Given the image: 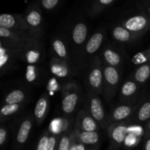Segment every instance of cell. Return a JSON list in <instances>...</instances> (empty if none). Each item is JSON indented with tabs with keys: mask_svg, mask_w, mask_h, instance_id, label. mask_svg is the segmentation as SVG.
<instances>
[{
	"mask_svg": "<svg viewBox=\"0 0 150 150\" xmlns=\"http://www.w3.org/2000/svg\"><path fill=\"white\" fill-rule=\"evenodd\" d=\"M103 57L105 62L111 67H117L121 62V57L120 54L111 48H106L104 50Z\"/></svg>",
	"mask_w": 150,
	"mask_h": 150,
	"instance_id": "obj_17",
	"label": "cell"
},
{
	"mask_svg": "<svg viewBox=\"0 0 150 150\" xmlns=\"http://www.w3.org/2000/svg\"><path fill=\"white\" fill-rule=\"evenodd\" d=\"M104 89H106V94L109 98H112L117 90L120 81V75L116 67L105 66L103 68Z\"/></svg>",
	"mask_w": 150,
	"mask_h": 150,
	"instance_id": "obj_3",
	"label": "cell"
},
{
	"mask_svg": "<svg viewBox=\"0 0 150 150\" xmlns=\"http://www.w3.org/2000/svg\"><path fill=\"white\" fill-rule=\"evenodd\" d=\"M108 150H118V149H117V148H115V147H114V146H111V147H110Z\"/></svg>",
	"mask_w": 150,
	"mask_h": 150,
	"instance_id": "obj_37",
	"label": "cell"
},
{
	"mask_svg": "<svg viewBox=\"0 0 150 150\" xmlns=\"http://www.w3.org/2000/svg\"><path fill=\"white\" fill-rule=\"evenodd\" d=\"M59 140L60 139H59V136L54 133H50L49 141H48L46 150H58Z\"/></svg>",
	"mask_w": 150,
	"mask_h": 150,
	"instance_id": "obj_30",
	"label": "cell"
},
{
	"mask_svg": "<svg viewBox=\"0 0 150 150\" xmlns=\"http://www.w3.org/2000/svg\"><path fill=\"white\" fill-rule=\"evenodd\" d=\"M50 133L49 131H45L42 136L40 138L39 141L37 144L36 150H46L47 146H48V141H49L50 137Z\"/></svg>",
	"mask_w": 150,
	"mask_h": 150,
	"instance_id": "obj_29",
	"label": "cell"
},
{
	"mask_svg": "<svg viewBox=\"0 0 150 150\" xmlns=\"http://www.w3.org/2000/svg\"><path fill=\"white\" fill-rule=\"evenodd\" d=\"M20 22L16 20V18L10 14H2L0 16V27L10 29H18L20 26Z\"/></svg>",
	"mask_w": 150,
	"mask_h": 150,
	"instance_id": "obj_16",
	"label": "cell"
},
{
	"mask_svg": "<svg viewBox=\"0 0 150 150\" xmlns=\"http://www.w3.org/2000/svg\"><path fill=\"white\" fill-rule=\"evenodd\" d=\"M25 94L20 89H16L10 92L4 98L6 104H19L24 100Z\"/></svg>",
	"mask_w": 150,
	"mask_h": 150,
	"instance_id": "obj_21",
	"label": "cell"
},
{
	"mask_svg": "<svg viewBox=\"0 0 150 150\" xmlns=\"http://www.w3.org/2000/svg\"><path fill=\"white\" fill-rule=\"evenodd\" d=\"M7 130H6L4 127H1V128H0V145H1V146H3L4 144L5 143L6 139H7Z\"/></svg>",
	"mask_w": 150,
	"mask_h": 150,
	"instance_id": "obj_33",
	"label": "cell"
},
{
	"mask_svg": "<svg viewBox=\"0 0 150 150\" xmlns=\"http://www.w3.org/2000/svg\"><path fill=\"white\" fill-rule=\"evenodd\" d=\"M37 68L35 65L29 64L27 66L26 73V79L28 82L35 81L37 79Z\"/></svg>",
	"mask_w": 150,
	"mask_h": 150,
	"instance_id": "obj_31",
	"label": "cell"
},
{
	"mask_svg": "<svg viewBox=\"0 0 150 150\" xmlns=\"http://www.w3.org/2000/svg\"><path fill=\"white\" fill-rule=\"evenodd\" d=\"M144 150H150V137L146 139L144 146Z\"/></svg>",
	"mask_w": 150,
	"mask_h": 150,
	"instance_id": "obj_35",
	"label": "cell"
},
{
	"mask_svg": "<svg viewBox=\"0 0 150 150\" xmlns=\"http://www.w3.org/2000/svg\"><path fill=\"white\" fill-rule=\"evenodd\" d=\"M137 84L134 81H127L122 86L121 95L125 98H129L135 95L137 92Z\"/></svg>",
	"mask_w": 150,
	"mask_h": 150,
	"instance_id": "obj_23",
	"label": "cell"
},
{
	"mask_svg": "<svg viewBox=\"0 0 150 150\" xmlns=\"http://www.w3.org/2000/svg\"><path fill=\"white\" fill-rule=\"evenodd\" d=\"M125 28L133 33L140 35V32L148 30L150 28V18L142 15L133 16L127 19L123 23Z\"/></svg>",
	"mask_w": 150,
	"mask_h": 150,
	"instance_id": "obj_4",
	"label": "cell"
},
{
	"mask_svg": "<svg viewBox=\"0 0 150 150\" xmlns=\"http://www.w3.org/2000/svg\"><path fill=\"white\" fill-rule=\"evenodd\" d=\"M32 127V121L30 118L23 120L21 124L16 136V142L18 145H23L27 141Z\"/></svg>",
	"mask_w": 150,
	"mask_h": 150,
	"instance_id": "obj_9",
	"label": "cell"
},
{
	"mask_svg": "<svg viewBox=\"0 0 150 150\" xmlns=\"http://www.w3.org/2000/svg\"><path fill=\"white\" fill-rule=\"evenodd\" d=\"M100 3H101L102 4L105 5H108L110 4H112L114 2V0H100Z\"/></svg>",
	"mask_w": 150,
	"mask_h": 150,
	"instance_id": "obj_36",
	"label": "cell"
},
{
	"mask_svg": "<svg viewBox=\"0 0 150 150\" xmlns=\"http://www.w3.org/2000/svg\"><path fill=\"white\" fill-rule=\"evenodd\" d=\"M53 48L56 54L62 59H65L67 57V50L65 45L61 40H55L53 42Z\"/></svg>",
	"mask_w": 150,
	"mask_h": 150,
	"instance_id": "obj_25",
	"label": "cell"
},
{
	"mask_svg": "<svg viewBox=\"0 0 150 150\" xmlns=\"http://www.w3.org/2000/svg\"><path fill=\"white\" fill-rule=\"evenodd\" d=\"M20 108L19 104H5L1 108V117H8L17 112Z\"/></svg>",
	"mask_w": 150,
	"mask_h": 150,
	"instance_id": "obj_27",
	"label": "cell"
},
{
	"mask_svg": "<svg viewBox=\"0 0 150 150\" xmlns=\"http://www.w3.org/2000/svg\"><path fill=\"white\" fill-rule=\"evenodd\" d=\"M87 35V27L83 23H79L73 31V40L78 45L83 43Z\"/></svg>",
	"mask_w": 150,
	"mask_h": 150,
	"instance_id": "obj_14",
	"label": "cell"
},
{
	"mask_svg": "<svg viewBox=\"0 0 150 150\" xmlns=\"http://www.w3.org/2000/svg\"><path fill=\"white\" fill-rule=\"evenodd\" d=\"M129 131L128 126L124 122H115L108 127V136L111 139V146L119 149L125 142Z\"/></svg>",
	"mask_w": 150,
	"mask_h": 150,
	"instance_id": "obj_2",
	"label": "cell"
},
{
	"mask_svg": "<svg viewBox=\"0 0 150 150\" xmlns=\"http://www.w3.org/2000/svg\"><path fill=\"white\" fill-rule=\"evenodd\" d=\"M88 83L94 93H102L104 90L103 70L100 66L95 64L88 75Z\"/></svg>",
	"mask_w": 150,
	"mask_h": 150,
	"instance_id": "obj_5",
	"label": "cell"
},
{
	"mask_svg": "<svg viewBox=\"0 0 150 150\" xmlns=\"http://www.w3.org/2000/svg\"><path fill=\"white\" fill-rule=\"evenodd\" d=\"M42 21V16L41 14L38 10H32L26 17V21L29 26L32 27H37L39 26Z\"/></svg>",
	"mask_w": 150,
	"mask_h": 150,
	"instance_id": "obj_24",
	"label": "cell"
},
{
	"mask_svg": "<svg viewBox=\"0 0 150 150\" xmlns=\"http://www.w3.org/2000/svg\"><path fill=\"white\" fill-rule=\"evenodd\" d=\"M136 119L139 122H144L150 120V101L144 103L137 111Z\"/></svg>",
	"mask_w": 150,
	"mask_h": 150,
	"instance_id": "obj_22",
	"label": "cell"
},
{
	"mask_svg": "<svg viewBox=\"0 0 150 150\" xmlns=\"http://www.w3.org/2000/svg\"><path fill=\"white\" fill-rule=\"evenodd\" d=\"M149 13H150V7H149Z\"/></svg>",
	"mask_w": 150,
	"mask_h": 150,
	"instance_id": "obj_38",
	"label": "cell"
},
{
	"mask_svg": "<svg viewBox=\"0 0 150 150\" xmlns=\"http://www.w3.org/2000/svg\"><path fill=\"white\" fill-rule=\"evenodd\" d=\"M41 48L35 43H27L24 49V59L29 64H36L40 60Z\"/></svg>",
	"mask_w": 150,
	"mask_h": 150,
	"instance_id": "obj_8",
	"label": "cell"
},
{
	"mask_svg": "<svg viewBox=\"0 0 150 150\" xmlns=\"http://www.w3.org/2000/svg\"><path fill=\"white\" fill-rule=\"evenodd\" d=\"M76 125L78 128L83 132H98L99 130L98 123L86 110H81L79 112Z\"/></svg>",
	"mask_w": 150,
	"mask_h": 150,
	"instance_id": "obj_6",
	"label": "cell"
},
{
	"mask_svg": "<svg viewBox=\"0 0 150 150\" xmlns=\"http://www.w3.org/2000/svg\"><path fill=\"white\" fill-rule=\"evenodd\" d=\"M80 142L86 146L94 147L99 142V134L98 132H83L81 131L79 135Z\"/></svg>",
	"mask_w": 150,
	"mask_h": 150,
	"instance_id": "obj_13",
	"label": "cell"
},
{
	"mask_svg": "<svg viewBox=\"0 0 150 150\" xmlns=\"http://www.w3.org/2000/svg\"><path fill=\"white\" fill-rule=\"evenodd\" d=\"M103 34L101 32H96L89 40L86 45V51L88 54H93L99 49L103 41Z\"/></svg>",
	"mask_w": 150,
	"mask_h": 150,
	"instance_id": "obj_12",
	"label": "cell"
},
{
	"mask_svg": "<svg viewBox=\"0 0 150 150\" xmlns=\"http://www.w3.org/2000/svg\"><path fill=\"white\" fill-rule=\"evenodd\" d=\"M112 34L113 37L115 38V40L120 41V42H126L130 40V39L133 37V35L135 33L130 32L124 26H118L114 28ZM135 35H137V34H135Z\"/></svg>",
	"mask_w": 150,
	"mask_h": 150,
	"instance_id": "obj_15",
	"label": "cell"
},
{
	"mask_svg": "<svg viewBox=\"0 0 150 150\" xmlns=\"http://www.w3.org/2000/svg\"><path fill=\"white\" fill-rule=\"evenodd\" d=\"M135 107L129 105H121L114 108L106 120V124L111 125L115 122H120L128 118L134 112Z\"/></svg>",
	"mask_w": 150,
	"mask_h": 150,
	"instance_id": "obj_7",
	"label": "cell"
},
{
	"mask_svg": "<svg viewBox=\"0 0 150 150\" xmlns=\"http://www.w3.org/2000/svg\"><path fill=\"white\" fill-rule=\"evenodd\" d=\"M150 77V63H145L141 65L134 75L136 81L139 83H144Z\"/></svg>",
	"mask_w": 150,
	"mask_h": 150,
	"instance_id": "obj_18",
	"label": "cell"
},
{
	"mask_svg": "<svg viewBox=\"0 0 150 150\" xmlns=\"http://www.w3.org/2000/svg\"><path fill=\"white\" fill-rule=\"evenodd\" d=\"M48 108V98L46 95H43L38 100L35 106L34 114L38 122H41L45 119Z\"/></svg>",
	"mask_w": 150,
	"mask_h": 150,
	"instance_id": "obj_10",
	"label": "cell"
},
{
	"mask_svg": "<svg viewBox=\"0 0 150 150\" xmlns=\"http://www.w3.org/2000/svg\"><path fill=\"white\" fill-rule=\"evenodd\" d=\"M59 3V0H42V5L46 10H51Z\"/></svg>",
	"mask_w": 150,
	"mask_h": 150,
	"instance_id": "obj_32",
	"label": "cell"
},
{
	"mask_svg": "<svg viewBox=\"0 0 150 150\" xmlns=\"http://www.w3.org/2000/svg\"><path fill=\"white\" fill-rule=\"evenodd\" d=\"M79 100V96L76 92H70L63 98L62 110L65 114H71L75 110Z\"/></svg>",
	"mask_w": 150,
	"mask_h": 150,
	"instance_id": "obj_11",
	"label": "cell"
},
{
	"mask_svg": "<svg viewBox=\"0 0 150 150\" xmlns=\"http://www.w3.org/2000/svg\"><path fill=\"white\" fill-rule=\"evenodd\" d=\"M70 150H95L94 147L86 146L83 144L79 140V137L76 138V135L72 133L71 137V145H70Z\"/></svg>",
	"mask_w": 150,
	"mask_h": 150,
	"instance_id": "obj_26",
	"label": "cell"
},
{
	"mask_svg": "<svg viewBox=\"0 0 150 150\" xmlns=\"http://www.w3.org/2000/svg\"><path fill=\"white\" fill-rule=\"evenodd\" d=\"M0 36L1 38H4L10 42H13L14 43L21 44L24 42L23 40V37L16 33L15 31H12L10 29H5V28L0 27Z\"/></svg>",
	"mask_w": 150,
	"mask_h": 150,
	"instance_id": "obj_19",
	"label": "cell"
},
{
	"mask_svg": "<svg viewBox=\"0 0 150 150\" xmlns=\"http://www.w3.org/2000/svg\"><path fill=\"white\" fill-rule=\"evenodd\" d=\"M72 134H64L60 138L58 150H70Z\"/></svg>",
	"mask_w": 150,
	"mask_h": 150,
	"instance_id": "obj_28",
	"label": "cell"
},
{
	"mask_svg": "<svg viewBox=\"0 0 150 150\" xmlns=\"http://www.w3.org/2000/svg\"><path fill=\"white\" fill-rule=\"evenodd\" d=\"M85 108L101 127H105L107 120L105 118V111L102 101L96 94L90 93L86 97L85 99Z\"/></svg>",
	"mask_w": 150,
	"mask_h": 150,
	"instance_id": "obj_1",
	"label": "cell"
},
{
	"mask_svg": "<svg viewBox=\"0 0 150 150\" xmlns=\"http://www.w3.org/2000/svg\"><path fill=\"white\" fill-rule=\"evenodd\" d=\"M144 137L145 139L150 137V120L146 125V127H145V133H144Z\"/></svg>",
	"mask_w": 150,
	"mask_h": 150,
	"instance_id": "obj_34",
	"label": "cell"
},
{
	"mask_svg": "<svg viewBox=\"0 0 150 150\" xmlns=\"http://www.w3.org/2000/svg\"><path fill=\"white\" fill-rule=\"evenodd\" d=\"M51 70L53 74L57 77H66L68 75V68L67 66L64 62L58 60L53 62L51 65Z\"/></svg>",
	"mask_w": 150,
	"mask_h": 150,
	"instance_id": "obj_20",
	"label": "cell"
}]
</instances>
